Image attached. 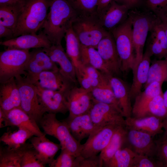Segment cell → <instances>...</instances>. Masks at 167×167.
I'll return each instance as SVG.
<instances>
[{"mask_svg":"<svg viewBox=\"0 0 167 167\" xmlns=\"http://www.w3.org/2000/svg\"><path fill=\"white\" fill-rule=\"evenodd\" d=\"M78 15L66 0H51L41 29L52 45L61 44L62 39Z\"/></svg>","mask_w":167,"mask_h":167,"instance_id":"1","label":"cell"},{"mask_svg":"<svg viewBox=\"0 0 167 167\" xmlns=\"http://www.w3.org/2000/svg\"><path fill=\"white\" fill-rule=\"evenodd\" d=\"M51 0H25L14 32V38L36 33L41 29L48 15Z\"/></svg>","mask_w":167,"mask_h":167,"instance_id":"2","label":"cell"},{"mask_svg":"<svg viewBox=\"0 0 167 167\" xmlns=\"http://www.w3.org/2000/svg\"><path fill=\"white\" fill-rule=\"evenodd\" d=\"M72 28L81 44L96 49L100 41L110 32L103 27L97 14L78 15Z\"/></svg>","mask_w":167,"mask_h":167,"instance_id":"3","label":"cell"},{"mask_svg":"<svg viewBox=\"0 0 167 167\" xmlns=\"http://www.w3.org/2000/svg\"><path fill=\"white\" fill-rule=\"evenodd\" d=\"M39 124L45 134L58 140L61 149L66 150L76 157L79 156L81 144L73 137L67 125L57 119L56 114L45 113Z\"/></svg>","mask_w":167,"mask_h":167,"instance_id":"4","label":"cell"},{"mask_svg":"<svg viewBox=\"0 0 167 167\" xmlns=\"http://www.w3.org/2000/svg\"><path fill=\"white\" fill-rule=\"evenodd\" d=\"M132 30L131 21L128 17L123 23L110 32L115 41L120 61L121 70L123 73L132 71L135 63Z\"/></svg>","mask_w":167,"mask_h":167,"instance_id":"5","label":"cell"},{"mask_svg":"<svg viewBox=\"0 0 167 167\" xmlns=\"http://www.w3.org/2000/svg\"><path fill=\"white\" fill-rule=\"evenodd\" d=\"M128 17L132 24V36L135 56V63L132 71L142 58L148 32L156 16L152 13L133 10L129 11Z\"/></svg>","mask_w":167,"mask_h":167,"instance_id":"6","label":"cell"},{"mask_svg":"<svg viewBox=\"0 0 167 167\" xmlns=\"http://www.w3.org/2000/svg\"><path fill=\"white\" fill-rule=\"evenodd\" d=\"M30 56L29 49H7L0 53V83L19 75H26L25 68Z\"/></svg>","mask_w":167,"mask_h":167,"instance_id":"7","label":"cell"},{"mask_svg":"<svg viewBox=\"0 0 167 167\" xmlns=\"http://www.w3.org/2000/svg\"><path fill=\"white\" fill-rule=\"evenodd\" d=\"M19 89L21 108L38 124L43 115L38 98L36 86L22 75L15 77Z\"/></svg>","mask_w":167,"mask_h":167,"instance_id":"8","label":"cell"},{"mask_svg":"<svg viewBox=\"0 0 167 167\" xmlns=\"http://www.w3.org/2000/svg\"><path fill=\"white\" fill-rule=\"evenodd\" d=\"M125 123L112 124L96 130L81 144L79 156L85 158L97 155L107 146L118 127Z\"/></svg>","mask_w":167,"mask_h":167,"instance_id":"9","label":"cell"},{"mask_svg":"<svg viewBox=\"0 0 167 167\" xmlns=\"http://www.w3.org/2000/svg\"><path fill=\"white\" fill-rule=\"evenodd\" d=\"M88 113L96 130L112 124L126 122L122 112L110 105L94 101Z\"/></svg>","mask_w":167,"mask_h":167,"instance_id":"10","label":"cell"},{"mask_svg":"<svg viewBox=\"0 0 167 167\" xmlns=\"http://www.w3.org/2000/svg\"><path fill=\"white\" fill-rule=\"evenodd\" d=\"M35 86L39 101L44 114L60 113L65 114L68 111L67 97L68 91L53 90Z\"/></svg>","mask_w":167,"mask_h":167,"instance_id":"11","label":"cell"},{"mask_svg":"<svg viewBox=\"0 0 167 167\" xmlns=\"http://www.w3.org/2000/svg\"><path fill=\"white\" fill-rule=\"evenodd\" d=\"M34 85L53 90L68 92L76 85L58 70L47 71L36 75L25 76Z\"/></svg>","mask_w":167,"mask_h":167,"instance_id":"12","label":"cell"},{"mask_svg":"<svg viewBox=\"0 0 167 167\" xmlns=\"http://www.w3.org/2000/svg\"><path fill=\"white\" fill-rule=\"evenodd\" d=\"M124 146L128 148L136 154L153 158L156 149L155 140L150 135L128 129Z\"/></svg>","mask_w":167,"mask_h":167,"instance_id":"13","label":"cell"},{"mask_svg":"<svg viewBox=\"0 0 167 167\" xmlns=\"http://www.w3.org/2000/svg\"><path fill=\"white\" fill-rule=\"evenodd\" d=\"M67 97L70 117L88 113L94 101L90 92L75 85L68 91Z\"/></svg>","mask_w":167,"mask_h":167,"instance_id":"14","label":"cell"},{"mask_svg":"<svg viewBox=\"0 0 167 167\" xmlns=\"http://www.w3.org/2000/svg\"><path fill=\"white\" fill-rule=\"evenodd\" d=\"M96 49L111 74L118 77L122 73L120 61L110 32L100 41Z\"/></svg>","mask_w":167,"mask_h":167,"instance_id":"15","label":"cell"},{"mask_svg":"<svg viewBox=\"0 0 167 167\" xmlns=\"http://www.w3.org/2000/svg\"><path fill=\"white\" fill-rule=\"evenodd\" d=\"M7 49H29L31 48H48L52 45L42 31L36 33L22 35L0 42Z\"/></svg>","mask_w":167,"mask_h":167,"instance_id":"16","label":"cell"},{"mask_svg":"<svg viewBox=\"0 0 167 167\" xmlns=\"http://www.w3.org/2000/svg\"><path fill=\"white\" fill-rule=\"evenodd\" d=\"M43 49L54 62L58 64L60 70L62 74L77 86L79 83L75 66L62 45H52L50 47Z\"/></svg>","mask_w":167,"mask_h":167,"instance_id":"17","label":"cell"},{"mask_svg":"<svg viewBox=\"0 0 167 167\" xmlns=\"http://www.w3.org/2000/svg\"><path fill=\"white\" fill-rule=\"evenodd\" d=\"M59 69L56 63L51 60L43 48H35L30 52V58L25 68L26 73L25 76L36 75L45 71Z\"/></svg>","mask_w":167,"mask_h":167,"instance_id":"18","label":"cell"},{"mask_svg":"<svg viewBox=\"0 0 167 167\" xmlns=\"http://www.w3.org/2000/svg\"><path fill=\"white\" fill-rule=\"evenodd\" d=\"M67 126L75 139L79 143L96 130L88 113L62 120Z\"/></svg>","mask_w":167,"mask_h":167,"instance_id":"19","label":"cell"},{"mask_svg":"<svg viewBox=\"0 0 167 167\" xmlns=\"http://www.w3.org/2000/svg\"><path fill=\"white\" fill-rule=\"evenodd\" d=\"M0 108L5 113L21 108L20 94L15 78L0 83Z\"/></svg>","mask_w":167,"mask_h":167,"instance_id":"20","label":"cell"},{"mask_svg":"<svg viewBox=\"0 0 167 167\" xmlns=\"http://www.w3.org/2000/svg\"><path fill=\"white\" fill-rule=\"evenodd\" d=\"M108 78L115 96L119 102L125 118L132 115L130 87L118 76L111 75Z\"/></svg>","mask_w":167,"mask_h":167,"instance_id":"21","label":"cell"},{"mask_svg":"<svg viewBox=\"0 0 167 167\" xmlns=\"http://www.w3.org/2000/svg\"><path fill=\"white\" fill-rule=\"evenodd\" d=\"M30 139L38 158L45 166L49 165L53 162L55 155L61 148L60 143L50 141L46 137V135L41 136H34Z\"/></svg>","mask_w":167,"mask_h":167,"instance_id":"22","label":"cell"},{"mask_svg":"<svg viewBox=\"0 0 167 167\" xmlns=\"http://www.w3.org/2000/svg\"><path fill=\"white\" fill-rule=\"evenodd\" d=\"M5 114V127L24 128L33 133L35 136H41L46 135L41 131L38 123L21 108L14 109Z\"/></svg>","mask_w":167,"mask_h":167,"instance_id":"23","label":"cell"},{"mask_svg":"<svg viewBox=\"0 0 167 167\" xmlns=\"http://www.w3.org/2000/svg\"><path fill=\"white\" fill-rule=\"evenodd\" d=\"M127 127L147 133L152 137L162 133L163 120L157 117L151 116L140 118L132 117L125 119Z\"/></svg>","mask_w":167,"mask_h":167,"instance_id":"24","label":"cell"},{"mask_svg":"<svg viewBox=\"0 0 167 167\" xmlns=\"http://www.w3.org/2000/svg\"><path fill=\"white\" fill-rule=\"evenodd\" d=\"M128 10L126 6L113 0L101 19L103 26L107 31L110 32L126 19Z\"/></svg>","mask_w":167,"mask_h":167,"instance_id":"25","label":"cell"},{"mask_svg":"<svg viewBox=\"0 0 167 167\" xmlns=\"http://www.w3.org/2000/svg\"><path fill=\"white\" fill-rule=\"evenodd\" d=\"M152 56L149 50L146 49L142 59L135 69L132 71L133 81L130 87V96L131 100L135 99L141 91L142 87L147 81Z\"/></svg>","mask_w":167,"mask_h":167,"instance_id":"26","label":"cell"},{"mask_svg":"<svg viewBox=\"0 0 167 167\" xmlns=\"http://www.w3.org/2000/svg\"><path fill=\"white\" fill-rule=\"evenodd\" d=\"M163 93L151 99L132 117L136 118L154 116L163 120L167 115V109L163 97Z\"/></svg>","mask_w":167,"mask_h":167,"instance_id":"27","label":"cell"},{"mask_svg":"<svg viewBox=\"0 0 167 167\" xmlns=\"http://www.w3.org/2000/svg\"><path fill=\"white\" fill-rule=\"evenodd\" d=\"M128 129L126 123L119 126L113 135L106 147L99 154L103 162V165L125 144Z\"/></svg>","mask_w":167,"mask_h":167,"instance_id":"28","label":"cell"},{"mask_svg":"<svg viewBox=\"0 0 167 167\" xmlns=\"http://www.w3.org/2000/svg\"><path fill=\"white\" fill-rule=\"evenodd\" d=\"M80 52L82 64L91 66L105 74L112 75L96 49L80 44Z\"/></svg>","mask_w":167,"mask_h":167,"instance_id":"29","label":"cell"},{"mask_svg":"<svg viewBox=\"0 0 167 167\" xmlns=\"http://www.w3.org/2000/svg\"><path fill=\"white\" fill-rule=\"evenodd\" d=\"M28 143L15 148L7 146L0 148V167H21L22 157Z\"/></svg>","mask_w":167,"mask_h":167,"instance_id":"30","label":"cell"},{"mask_svg":"<svg viewBox=\"0 0 167 167\" xmlns=\"http://www.w3.org/2000/svg\"><path fill=\"white\" fill-rule=\"evenodd\" d=\"M108 75L105 81L90 92L91 95L94 101L113 105L123 113L119 103L114 95Z\"/></svg>","mask_w":167,"mask_h":167,"instance_id":"31","label":"cell"},{"mask_svg":"<svg viewBox=\"0 0 167 167\" xmlns=\"http://www.w3.org/2000/svg\"><path fill=\"white\" fill-rule=\"evenodd\" d=\"M15 131L8 130L4 132L0 138V142L10 148H19L24 144L26 141L33 136L29 130L22 127H18Z\"/></svg>","mask_w":167,"mask_h":167,"instance_id":"32","label":"cell"},{"mask_svg":"<svg viewBox=\"0 0 167 167\" xmlns=\"http://www.w3.org/2000/svg\"><path fill=\"white\" fill-rule=\"evenodd\" d=\"M162 84L156 81L152 82L137 96L132 106V115L139 110L152 98L163 93L161 89Z\"/></svg>","mask_w":167,"mask_h":167,"instance_id":"33","label":"cell"},{"mask_svg":"<svg viewBox=\"0 0 167 167\" xmlns=\"http://www.w3.org/2000/svg\"><path fill=\"white\" fill-rule=\"evenodd\" d=\"M66 53L74 65L75 70L82 63L80 59V43L73 31L72 27L65 36Z\"/></svg>","mask_w":167,"mask_h":167,"instance_id":"34","label":"cell"},{"mask_svg":"<svg viewBox=\"0 0 167 167\" xmlns=\"http://www.w3.org/2000/svg\"><path fill=\"white\" fill-rule=\"evenodd\" d=\"M151 63L147 81L143 86L144 89L154 82L162 84L167 82V57L164 59H155Z\"/></svg>","mask_w":167,"mask_h":167,"instance_id":"35","label":"cell"},{"mask_svg":"<svg viewBox=\"0 0 167 167\" xmlns=\"http://www.w3.org/2000/svg\"><path fill=\"white\" fill-rule=\"evenodd\" d=\"M24 4L14 6H0V25L10 28L14 32Z\"/></svg>","mask_w":167,"mask_h":167,"instance_id":"36","label":"cell"},{"mask_svg":"<svg viewBox=\"0 0 167 167\" xmlns=\"http://www.w3.org/2000/svg\"><path fill=\"white\" fill-rule=\"evenodd\" d=\"M135 154L130 149L124 146L118 149L103 167H132Z\"/></svg>","mask_w":167,"mask_h":167,"instance_id":"37","label":"cell"},{"mask_svg":"<svg viewBox=\"0 0 167 167\" xmlns=\"http://www.w3.org/2000/svg\"><path fill=\"white\" fill-rule=\"evenodd\" d=\"M78 15L97 14L99 0H66Z\"/></svg>","mask_w":167,"mask_h":167,"instance_id":"38","label":"cell"},{"mask_svg":"<svg viewBox=\"0 0 167 167\" xmlns=\"http://www.w3.org/2000/svg\"><path fill=\"white\" fill-rule=\"evenodd\" d=\"M38 158L36 152L31 143H28L23 154L21 167H44Z\"/></svg>","mask_w":167,"mask_h":167,"instance_id":"39","label":"cell"},{"mask_svg":"<svg viewBox=\"0 0 167 167\" xmlns=\"http://www.w3.org/2000/svg\"><path fill=\"white\" fill-rule=\"evenodd\" d=\"M156 149L154 157L159 167H167V137L155 140Z\"/></svg>","mask_w":167,"mask_h":167,"instance_id":"40","label":"cell"},{"mask_svg":"<svg viewBox=\"0 0 167 167\" xmlns=\"http://www.w3.org/2000/svg\"><path fill=\"white\" fill-rule=\"evenodd\" d=\"M61 150L60 155L49 166L50 167H74L76 157L65 149Z\"/></svg>","mask_w":167,"mask_h":167,"instance_id":"41","label":"cell"},{"mask_svg":"<svg viewBox=\"0 0 167 167\" xmlns=\"http://www.w3.org/2000/svg\"><path fill=\"white\" fill-rule=\"evenodd\" d=\"M103 167V161L99 154L85 158L78 156L75 158L74 167Z\"/></svg>","mask_w":167,"mask_h":167,"instance_id":"42","label":"cell"},{"mask_svg":"<svg viewBox=\"0 0 167 167\" xmlns=\"http://www.w3.org/2000/svg\"><path fill=\"white\" fill-rule=\"evenodd\" d=\"M152 56H155L158 59L167 57V54L163 49L160 42L152 35H151L147 48Z\"/></svg>","mask_w":167,"mask_h":167,"instance_id":"43","label":"cell"},{"mask_svg":"<svg viewBox=\"0 0 167 167\" xmlns=\"http://www.w3.org/2000/svg\"><path fill=\"white\" fill-rule=\"evenodd\" d=\"M132 167H159V166L154 158L135 153Z\"/></svg>","mask_w":167,"mask_h":167,"instance_id":"44","label":"cell"},{"mask_svg":"<svg viewBox=\"0 0 167 167\" xmlns=\"http://www.w3.org/2000/svg\"><path fill=\"white\" fill-rule=\"evenodd\" d=\"M148 8L156 16L167 12V0H146Z\"/></svg>","mask_w":167,"mask_h":167,"instance_id":"45","label":"cell"},{"mask_svg":"<svg viewBox=\"0 0 167 167\" xmlns=\"http://www.w3.org/2000/svg\"><path fill=\"white\" fill-rule=\"evenodd\" d=\"M113 0H99L97 9V15L101 19L108 6Z\"/></svg>","mask_w":167,"mask_h":167,"instance_id":"46","label":"cell"},{"mask_svg":"<svg viewBox=\"0 0 167 167\" xmlns=\"http://www.w3.org/2000/svg\"><path fill=\"white\" fill-rule=\"evenodd\" d=\"M0 37H5L7 40L14 38V32L10 28L0 25Z\"/></svg>","mask_w":167,"mask_h":167,"instance_id":"47","label":"cell"},{"mask_svg":"<svg viewBox=\"0 0 167 167\" xmlns=\"http://www.w3.org/2000/svg\"><path fill=\"white\" fill-rule=\"evenodd\" d=\"M117 3L126 6L129 9H131L137 6L141 0H114Z\"/></svg>","mask_w":167,"mask_h":167,"instance_id":"48","label":"cell"},{"mask_svg":"<svg viewBox=\"0 0 167 167\" xmlns=\"http://www.w3.org/2000/svg\"><path fill=\"white\" fill-rule=\"evenodd\" d=\"M25 0H0V6H14L23 4Z\"/></svg>","mask_w":167,"mask_h":167,"instance_id":"49","label":"cell"},{"mask_svg":"<svg viewBox=\"0 0 167 167\" xmlns=\"http://www.w3.org/2000/svg\"><path fill=\"white\" fill-rule=\"evenodd\" d=\"M160 19L165 29L167 38V18L164 15H161L158 16Z\"/></svg>","mask_w":167,"mask_h":167,"instance_id":"50","label":"cell"},{"mask_svg":"<svg viewBox=\"0 0 167 167\" xmlns=\"http://www.w3.org/2000/svg\"><path fill=\"white\" fill-rule=\"evenodd\" d=\"M6 118L5 113L0 108V128L5 127Z\"/></svg>","mask_w":167,"mask_h":167,"instance_id":"51","label":"cell"},{"mask_svg":"<svg viewBox=\"0 0 167 167\" xmlns=\"http://www.w3.org/2000/svg\"><path fill=\"white\" fill-rule=\"evenodd\" d=\"M163 127L165 130L164 136L167 137V115L163 120Z\"/></svg>","mask_w":167,"mask_h":167,"instance_id":"52","label":"cell"},{"mask_svg":"<svg viewBox=\"0 0 167 167\" xmlns=\"http://www.w3.org/2000/svg\"><path fill=\"white\" fill-rule=\"evenodd\" d=\"M163 97L164 103L167 109V89L163 93Z\"/></svg>","mask_w":167,"mask_h":167,"instance_id":"53","label":"cell"},{"mask_svg":"<svg viewBox=\"0 0 167 167\" xmlns=\"http://www.w3.org/2000/svg\"><path fill=\"white\" fill-rule=\"evenodd\" d=\"M163 15H165L167 18V12L165 14Z\"/></svg>","mask_w":167,"mask_h":167,"instance_id":"54","label":"cell"}]
</instances>
